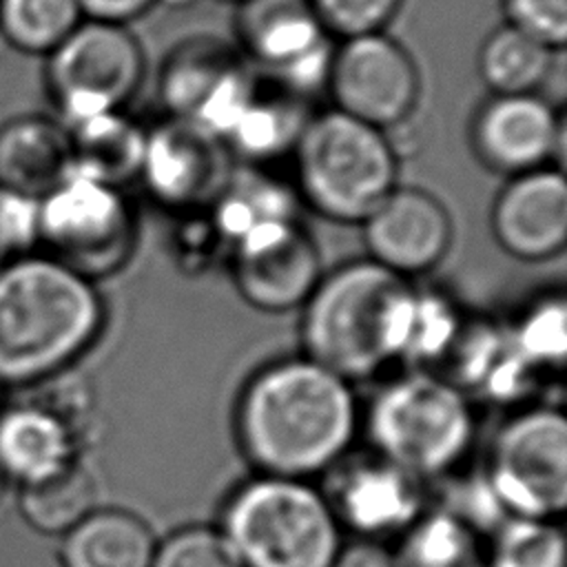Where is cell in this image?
I'll list each match as a JSON object with an SVG mask.
<instances>
[{
    "label": "cell",
    "instance_id": "cell-34",
    "mask_svg": "<svg viewBox=\"0 0 567 567\" xmlns=\"http://www.w3.org/2000/svg\"><path fill=\"white\" fill-rule=\"evenodd\" d=\"M507 24L560 51L567 40V0H503Z\"/></svg>",
    "mask_w": 567,
    "mask_h": 567
},
{
    "label": "cell",
    "instance_id": "cell-14",
    "mask_svg": "<svg viewBox=\"0 0 567 567\" xmlns=\"http://www.w3.org/2000/svg\"><path fill=\"white\" fill-rule=\"evenodd\" d=\"M233 173L228 146L204 126L168 117L146 131L140 177L171 208L210 206Z\"/></svg>",
    "mask_w": 567,
    "mask_h": 567
},
{
    "label": "cell",
    "instance_id": "cell-23",
    "mask_svg": "<svg viewBox=\"0 0 567 567\" xmlns=\"http://www.w3.org/2000/svg\"><path fill=\"white\" fill-rule=\"evenodd\" d=\"M66 131L71 140L73 171L115 188L140 177L146 128L122 111L95 115L66 126Z\"/></svg>",
    "mask_w": 567,
    "mask_h": 567
},
{
    "label": "cell",
    "instance_id": "cell-39",
    "mask_svg": "<svg viewBox=\"0 0 567 567\" xmlns=\"http://www.w3.org/2000/svg\"><path fill=\"white\" fill-rule=\"evenodd\" d=\"M230 2H244V0H230Z\"/></svg>",
    "mask_w": 567,
    "mask_h": 567
},
{
    "label": "cell",
    "instance_id": "cell-3",
    "mask_svg": "<svg viewBox=\"0 0 567 567\" xmlns=\"http://www.w3.org/2000/svg\"><path fill=\"white\" fill-rule=\"evenodd\" d=\"M412 281L372 259L348 261L323 275L301 306L303 354L350 383L401 359Z\"/></svg>",
    "mask_w": 567,
    "mask_h": 567
},
{
    "label": "cell",
    "instance_id": "cell-27",
    "mask_svg": "<svg viewBox=\"0 0 567 567\" xmlns=\"http://www.w3.org/2000/svg\"><path fill=\"white\" fill-rule=\"evenodd\" d=\"M297 95H259L250 100L239 122L226 137L228 151H237L250 162H264L292 148L306 120L297 109Z\"/></svg>",
    "mask_w": 567,
    "mask_h": 567
},
{
    "label": "cell",
    "instance_id": "cell-2",
    "mask_svg": "<svg viewBox=\"0 0 567 567\" xmlns=\"http://www.w3.org/2000/svg\"><path fill=\"white\" fill-rule=\"evenodd\" d=\"M104 321L95 281L47 252L11 259L0 268V383H42L69 370Z\"/></svg>",
    "mask_w": 567,
    "mask_h": 567
},
{
    "label": "cell",
    "instance_id": "cell-21",
    "mask_svg": "<svg viewBox=\"0 0 567 567\" xmlns=\"http://www.w3.org/2000/svg\"><path fill=\"white\" fill-rule=\"evenodd\" d=\"M157 536L122 507H97L60 536L62 567H151Z\"/></svg>",
    "mask_w": 567,
    "mask_h": 567
},
{
    "label": "cell",
    "instance_id": "cell-20",
    "mask_svg": "<svg viewBox=\"0 0 567 567\" xmlns=\"http://www.w3.org/2000/svg\"><path fill=\"white\" fill-rule=\"evenodd\" d=\"M78 447L69 425L40 401L13 405L0 414V470L18 485L58 472L78 458Z\"/></svg>",
    "mask_w": 567,
    "mask_h": 567
},
{
    "label": "cell",
    "instance_id": "cell-38",
    "mask_svg": "<svg viewBox=\"0 0 567 567\" xmlns=\"http://www.w3.org/2000/svg\"><path fill=\"white\" fill-rule=\"evenodd\" d=\"M4 481H7V478H4V474H2V470H0V494H2V487H4Z\"/></svg>",
    "mask_w": 567,
    "mask_h": 567
},
{
    "label": "cell",
    "instance_id": "cell-8",
    "mask_svg": "<svg viewBox=\"0 0 567 567\" xmlns=\"http://www.w3.org/2000/svg\"><path fill=\"white\" fill-rule=\"evenodd\" d=\"M485 478L507 516L558 520L567 505V421L547 403L512 414L496 432Z\"/></svg>",
    "mask_w": 567,
    "mask_h": 567
},
{
    "label": "cell",
    "instance_id": "cell-30",
    "mask_svg": "<svg viewBox=\"0 0 567 567\" xmlns=\"http://www.w3.org/2000/svg\"><path fill=\"white\" fill-rule=\"evenodd\" d=\"M565 301L560 295H556L534 301L525 315L505 330L514 352L540 377H545V372H551L565 363Z\"/></svg>",
    "mask_w": 567,
    "mask_h": 567
},
{
    "label": "cell",
    "instance_id": "cell-17",
    "mask_svg": "<svg viewBox=\"0 0 567 567\" xmlns=\"http://www.w3.org/2000/svg\"><path fill=\"white\" fill-rule=\"evenodd\" d=\"M361 230L368 259L408 281L436 268L454 237L447 208L412 186H394Z\"/></svg>",
    "mask_w": 567,
    "mask_h": 567
},
{
    "label": "cell",
    "instance_id": "cell-31",
    "mask_svg": "<svg viewBox=\"0 0 567 567\" xmlns=\"http://www.w3.org/2000/svg\"><path fill=\"white\" fill-rule=\"evenodd\" d=\"M151 567H244L219 527L186 525L157 538Z\"/></svg>",
    "mask_w": 567,
    "mask_h": 567
},
{
    "label": "cell",
    "instance_id": "cell-4",
    "mask_svg": "<svg viewBox=\"0 0 567 567\" xmlns=\"http://www.w3.org/2000/svg\"><path fill=\"white\" fill-rule=\"evenodd\" d=\"M372 452L423 483L454 474L476 439V414L458 385L430 370L383 383L361 414Z\"/></svg>",
    "mask_w": 567,
    "mask_h": 567
},
{
    "label": "cell",
    "instance_id": "cell-29",
    "mask_svg": "<svg viewBox=\"0 0 567 567\" xmlns=\"http://www.w3.org/2000/svg\"><path fill=\"white\" fill-rule=\"evenodd\" d=\"M487 567H565L558 520L507 516L487 545Z\"/></svg>",
    "mask_w": 567,
    "mask_h": 567
},
{
    "label": "cell",
    "instance_id": "cell-35",
    "mask_svg": "<svg viewBox=\"0 0 567 567\" xmlns=\"http://www.w3.org/2000/svg\"><path fill=\"white\" fill-rule=\"evenodd\" d=\"M332 567H399L394 549L383 540L354 538L343 543L332 560Z\"/></svg>",
    "mask_w": 567,
    "mask_h": 567
},
{
    "label": "cell",
    "instance_id": "cell-9",
    "mask_svg": "<svg viewBox=\"0 0 567 567\" xmlns=\"http://www.w3.org/2000/svg\"><path fill=\"white\" fill-rule=\"evenodd\" d=\"M144 75V53L126 24L82 20L51 53L47 80L64 126L122 111Z\"/></svg>",
    "mask_w": 567,
    "mask_h": 567
},
{
    "label": "cell",
    "instance_id": "cell-5",
    "mask_svg": "<svg viewBox=\"0 0 567 567\" xmlns=\"http://www.w3.org/2000/svg\"><path fill=\"white\" fill-rule=\"evenodd\" d=\"M244 567H332L343 529L312 481L255 474L237 485L217 525Z\"/></svg>",
    "mask_w": 567,
    "mask_h": 567
},
{
    "label": "cell",
    "instance_id": "cell-32",
    "mask_svg": "<svg viewBox=\"0 0 567 567\" xmlns=\"http://www.w3.org/2000/svg\"><path fill=\"white\" fill-rule=\"evenodd\" d=\"M328 35L354 38L383 31L396 16L401 0H308Z\"/></svg>",
    "mask_w": 567,
    "mask_h": 567
},
{
    "label": "cell",
    "instance_id": "cell-22",
    "mask_svg": "<svg viewBox=\"0 0 567 567\" xmlns=\"http://www.w3.org/2000/svg\"><path fill=\"white\" fill-rule=\"evenodd\" d=\"M213 230L230 250L261 230L299 221L295 195L277 179L255 171L233 168L210 204Z\"/></svg>",
    "mask_w": 567,
    "mask_h": 567
},
{
    "label": "cell",
    "instance_id": "cell-7",
    "mask_svg": "<svg viewBox=\"0 0 567 567\" xmlns=\"http://www.w3.org/2000/svg\"><path fill=\"white\" fill-rule=\"evenodd\" d=\"M137 224L122 188L73 171L38 202V244L75 272L97 281L126 266Z\"/></svg>",
    "mask_w": 567,
    "mask_h": 567
},
{
    "label": "cell",
    "instance_id": "cell-6",
    "mask_svg": "<svg viewBox=\"0 0 567 567\" xmlns=\"http://www.w3.org/2000/svg\"><path fill=\"white\" fill-rule=\"evenodd\" d=\"M292 151L301 199L330 221L361 226L396 186L385 131L337 109L308 117Z\"/></svg>",
    "mask_w": 567,
    "mask_h": 567
},
{
    "label": "cell",
    "instance_id": "cell-25",
    "mask_svg": "<svg viewBox=\"0 0 567 567\" xmlns=\"http://www.w3.org/2000/svg\"><path fill=\"white\" fill-rule=\"evenodd\" d=\"M394 556L399 567H487L483 534L441 507L425 509L399 536Z\"/></svg>",
    "mask_w": 567,
    "mask_h": 567
},
{
    "label": "cell",
    "instance_id": "cell-28",
    "mask_svg": "<svg viewBox=\"0 0 567 567\" xmlns=\"http://www.w3.org/2000/svg\"><path fill=\"white\" fill-rule=\"evenodd\" d=\"M78 0H0V31L29 53H51L78 24Z\"/></svg>",
    "mask_w": 567,
    "mask_h": 567
},
{
    "label": "cell",
    "instance_id": "cell-24",
    "mask_svg": "<svg viewBox=\"0 0 567 567\" xmlns=\"http://www.w3.org/2000/svg\"><path fill=\"white\" fill-rule=\"evenodd\" d=\"M18 507L40 534L62 536L97 509V483L78 456L58 472L20 485Z\"/></svg>",
    "mask_w": 567,
    "mask_h": 567
},
{
    "label": "cell",
    "instance_id": "cell-33",
    "mask_svg": "<svg viewBox=\"0 0 567 567\" xmlns=\"http://www.w3.org/2000/svg\"><path fill=\"white\" fill-rule=\"evenodd\" d=\"M38 202L0 188V268L38 244Z\"/></svg>",
    "mask_w": 567,
    "mask_h": 567
},
{
    "label": "cell",
    "instance_id": "cell-13",
    "mask_svg": "<svg viewBox=\"0 0 567 567\" xmlns=\"http://www.w3.org/2000/svg\"><path fill=\"white\" fill-rule=\"evenodd\" d=\"M321 487L341 529L357 538L401 536L427 507L425 483L379 454L343 456Z\"/></svg>",
    "mask_w": 567,
    "mask_h": 567
},
{
    "label": "cell",
    "instance_id": "cell-10",
    "mask_svg": "<svg viewBox=\"0 0 567 567\" xmlns=\"http://www.w3.org/2000/svg\"><path fill=\"white\" fill-rule=\"evenodd\" d=\"M326 89L332 109L388 131L412 113L419 71L410 53L383 31L363 33L332 47Z\"/></svg>",
    "mask_w": 567,
    "mask_h": 567
},
{
    "label": "cell",
    "instance_id": "cell-15",
    "mask_svg": "<svg viewBox=\"0 0 567 567\" xmlns=\"http://www.w3.org/2000/svg\"><path fill=\"white\" fill-rule=\"evenodd\" d=\"M230 255L237 295L270 315L301 308L323 277L319 248L299 221L250 235Z\"/></svg>",
    "mask_w": 567,
    "mask_h": 567
},
{
    "label": "cell",
    "instance_id": "cell-26",
    "mask_svg": "<svg viewBox=\"0 0 567 567\" xmlns=\"http://www.w3.org/2000/svg\"><path fill=\"white\" fill-rule=\"evenodd\" d=\"M556 49L529 33L503 24L478 51V73L494 95L536 93L554 69Z\"/></svg>",
    "mask_w": 567,
    "mask_h": 567
},
{
    "label": "cell",
    "instance_id": "cell-16",
    "mask_svg": "<svg viewBox=\"0 0 567 567\" xmlns=\"http://www.w3.org/2000/svg\"><path fill=\"white\" fill-rule=\"evenodd\" d=\"M478 159L496 173L520 175L543 166H563L565 120L538 93L494 95L472 124Z\"/></svg>",
    "mask_w": 567,
    "mask_h": 567
},
{
    "label": "cell",
    "instance_id": "cell-37",
    "mask_svg": "<svg viewBox=\"0 0 567 567\" xmlns=\"http://www.w3.org/2000/svg\"><path fill=\"white\" fill-rule=\"evenodd\" d=\"M157 2L168 4V7H184V4H190V2H195V0H157Z\"/></svg>",
    "mask_w": 567,
    "mask_h": 567
},
{
    "label": "cell",
    "instance_id": "cell-36",
    "mask_svg": "<svg viewBox=\"0 0 567 567\" xmlns=\"http://www.w3.org/2000/svg\"><path fill=\"white\" fill-rule=\"evenodd\" d=\"M157 0H78L82 18L126 24L128 20L146 13Z\"/></svg>",
    "mask_w": 567,
    "mask_h": 567
},
{
    "label": "cell",
    "instance_id": "cell-1",
    "mask_svg": "<svg viewBox=\"0 0 567 567\" xmlns=\"http://www.w3.org/2000/svg\"><path fill=\"white\" fill-rule=\"evenodd\" d=\"M233 425L257 474L312 481L350 454L361 408L348 379L299 354L266 363L244 383Z\"/></svg>",
    "mask_w": 567,
    "mask_h": 567
},
{
    "label": "cell",
    "instance_id": "cell-12",
    "mask_svg": "<svg viewBox=\"0 0 567 567\" xmlns=\"http://www.w3.org/2000/svg\"><path fill=\"white\" fill-rule=\"evenodd\" d=\"M237 33L246 53L284 91L303 97L319 84L326 86L334 44L308 0H244Z\"/></svg>",
    "mask_w": 567,
    "mask_h": 567
},
{
    "label": "cell",
    "instance_id": "cell-11",
    "mask_svg": "<svg viewBox=\"0 0 567 567\" xmlns=\"http://www.w3.org/2000/svg\"><path fill=\"white\" fill-rule=\"evenodd\" d=\"M159 93L171 117L190 120L226 144L257 86L226 44L195 38L179 44L166 60Z\"/></svg>",
    "mask_w": 567,
    "mask_h": 567
},
{
    "label": "cell",
    "instance_id": "cell-19",
    "mask_svg": "<svg viewBox=\"0 0 567 567\" xmlns=\"http://www.w3.org/2000/svg\"><path fill=\"white\" fill-rule=\"evenodd\" d=\"M73 168L69 131L60 120L24 115L0 126V188L44 197Z\"/></svg>",
    "mask_w": 567,
    "mask_h": 567
},
{
    "label": "cell",
    "instance_id": "cell-18",
    "mask_svg": "<svg viewBox=\"0 0 567 567\" xmlns=\"http://www.w3.org/2000/svg\"><path fill=\"white\" fill-rule=\"evenodd\" d=\"M494 241L514 259L547 261L567 244V179L563 168L543 166L514 175L489 213Z\"/></svg>",
    "mask_w": 567,
    "mask_h": 567
}]
</instances>
